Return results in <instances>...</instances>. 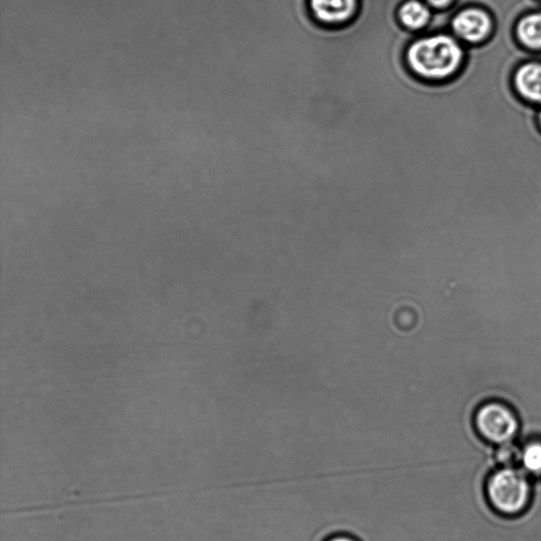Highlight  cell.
I'll list each match as a JSON object with an SVG mask.
<instances>
[{"mask_svg":"<svg viewBox=\"0 0 541 541\" xmlns=\"http://www.w3.org/2000/svg\"><path fill=\"white\" fill-rule=\"evenodd\" d=\"M466 46L451 32L418 37L406 50L407 67L418 79L443 83L457 76L465 61Z\"/></svg>","mask_w":541,"mask_h":541,"instance_id":"cell-1","label":"cell"},{"mask_svg":"<svg viewBox=\"0 0 541 541\" xmlns=\"http://www.w3.org/2000/svg\"><path fill=\"white\" fill-rule=\"evenodd\" d=\"M528 476L514 466H503L491 474L485 493L490 506L497 514L515 517L526 512L533 494Z\"/></svg>","mask_w":541,"mask_h":541,"instance_id":"cell-2","label":"cell"},{"mask_svg":"<svg viewBox=\"0 0 541 541\" xmlns=\"http://www.w3.org/2000/svg\"><path fill=\"white\" fill-rule=\"evenodd\" d=\"M478 434L498 446L510 444L517 436L519 424L512 410L501 403L481 406L475 416Z\"/></svg>","mask_w":541,"mask_h":541,"instance_id":"cell-3","label":"cell"},{"mask_svg":"<svg viewBox=\"0 0 541 541\" xmlns=\"http://www.w3.org/2000/svg\"><path fill=\"white\" fill-rule=\"evenodd\" d=\"M493 31V16L488 10L478 6L461 9L450 22V32L465 46L487 42Z\"/></svg>","mask_w":541,"mask_h":541,"instance_id":"cell-4","label":"cell"},{"mask_svg":"<svg viewBox=\"0 0 541 541\" xmlns=\"http://www.w3.org/2000/svg\"><path fill=\"white\" fill-rule=\"evenodd\" d=\"M310 10L317 23L340 28L356 20L360 0H310Z\"/></svg>","mask_w":541,"mask_h":541,"instance_id":"cell-5","label":"cell"},{"mask_svg":"<svg viewBox=\"0 0 541 541\" xmlns=\"http://www.w3.org/2000/svg\"><path fill=\"white\" fill-rule=\"evenodd\" d=\"M513 84L522 100L541 107V62L532 61L519 65L514 73Z\"/></svg>","mask_w":541,"mask_h":541,"instance_id":"cell-6","label":"cell"},{"mask_svg":"<svg viewBox=\"0 0 541 541\" xmlns=\"http://www.w3.org/2000/svg\"><path fill=\"white\" fill-rule=\"evenodd\" d=\"M397 17L405 30L425 34L433 22L434 10L424 0H406L399 7Z\"/></svg>","mask_w":541,"mask_h":541,"instance_id":"cell-7","label":"cell"},{"mask_svg":"<svg viewBox=\"0 0 541 541\" xmlns=\"http://www.w3.org/2000/svg\"><path fill=\"white\" fill-rule=\"evenodd\" d=\"M518 43L531 51H541V11L522 15L515 26Z\"/></svg>","mask_w":541,"mask_h":541,"instance_id":"cell-8","label":"cell"},{"mask_svg":"<svg viewBox=\"0 0 541 541\" xmlns=\"http://www.w3.org/2000/svg\"><path fill=\"white\" fill-rule=\"evenodd\" d=\"M519 464L527 475L541 477V441L527 443L520 451Z\"/></svg>","mask_w":541,"mask_h":541,"instance_id":"cell-9","label":"cell"},{"mask_svg":"<svg viewBox=\"0 0 541 541\" xmlns=\"http://www.w3.org/2000/svg\"><path fill=\"white\" fill-rule=\"evenodd\" d=\"M435 12L449 10L454 6L456 0H424Z\"/></svg>","mask_w":541,"mask_h":541,"instance_id":"cell-10","label":"cell"},{"mask_svg":"<svg viewBox=\"0 0 541 541\" xmlns=\"http://www.w3.org/2000/svg\"><path fill=\"white\" fill-rule=\"evenodd\" d=\"M325 541H360V540L347 534H337V535H333L329 537Z\"/></svg>","mask_w":541,"mask_h":541,"instance_id":"cell-11","label":"cell"},{"mask_svg":"<svg viewBox=\"0 0 541 541\" xmlns=\"http://www.w3.org/2000/svg\"><path fill=\"white\" fill-rule=\"evenodd\" d=\"M537 119H538L539 127L541 129V107H539V109H538Z\"/></svg>","mask_w":541,"mask_h":541,"instance_id":"cell-12","label":"cell"}]
</instances>
